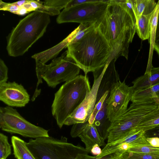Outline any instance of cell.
<instances>
[{
	"instance_id": "29",
	"label": "cell",
	"mask_w": 159,
	"mask_h": 159,
	"mask_svg": "<svg viewBox=\"0 0 159 159\" xmlns=\"http://www.w3.org/2000/svg\"><path fill=\"white\" fill-rule=\"evenodd\" d=\"M70 0H47L43 2V4L46 6L50 7L60 11L65 8Z\"/></svg>"
},
{
	"instance_id": "30",
	"label": "cell",
	"mask_w": 159,
	"mask_h": 159,
	"mask_svg": "<svg viewBox=\"0 0 159 159\" xmlns=\"http://www.w3.org/2000/svg\"><path fill=\"white\" fill-rule=\"evenodd\" d=\"M8 68L3 61L0 59V84L7 82L8 79Z\"/></svg>"
},
{
	"instance_id": "3",
	"label": "cell",
	"mask_w": 159,
	"mask_h": 159,
	"mask_svg": "<svg viewBox=\"0 0 159 159\" xmlns=\"http://www.w3.org/2000/svg\"><path fill=\"white\" fill-rule=\"evenodd\" d=\"M50 22L49 15L38 11L20 20L8 37V55L14 57L23 55L43 35Z\"/></svg>"
},
{
	"instance_id": "33",
	"label": "cell",
	"mask_w": 159,
	"mask_h": 159,
	"mask_svg": "<svg viewBox=\"0 0 159 159\" xmlns=\"http://www.w3.org/2000/svg\"><path fill=\"white\" fill-rule=\"evenodd\" d=\"M154 50L157 52L159 57V11Z\"/></svg>"
},
{
	"instance_id": "14",
	"label": "cell",
	"mask_w": 159,
	"mask_h": 159,
	"mask_svg": "<svg viewBox=\"0 0 159 159\" xmlns=\"http://www.w3.org/2000/svg\"><path fill=\"white\" fill-rule=\"evenodd\" d=\"M70 134L73 138L80 137L89 152L94 144H97L100 146L105 145V139L101 136L95 126L90 124L88 121L73 125Z\"/></svg>"
},
{
	"instance_id": "19",
	"label": "cell",
	"mask_w": 159,
	"mask_h": 159,
	"mask_svg": "<svg viewBox=\"0 0 159 159\" xmlns=\"http://www.w3.org/2000/svg\"><path fill=\"white\" fill-rule=\"evenodd\" d=\"M152 13L148 15L140 16L136 20V32L139 38L143 40H149L150 39L151 32L150 20Z\"/></svg>"
},
{
	"instance_id": "21",
	"label": "cell",
	"mask_w": 159,
	"mask_h": 159,
	"mask_svg": "<svg viewBox=\"0 0 159 159\" xmlns=\"http://www.w3.org/2000/svg\"><path fill=\"white\" fill-rule=\"evenodd\" d=\"M135 2L137 19L140 16L148 15L152 13L157 4V2L154 0H135Z\"/></svg>"
},
{
	"instance_id": "20",
	"label": "cell",
	"mask_w": 159,
	"mask_h": 159,
	"mask_svg": "<svg viewBox=\"0 0 159 159\" xmlns=\"http://www.w3.org/2000/svg\"><path fill=\"white\" fill-rule=\"evenodd\" d=\"M159 125V106L146 115L135 129L146 131Z\"/></svg>"
},
{
	"instance_id": "17",
	"label": "cell",
	"mask_w": 159,
	"mask_h": 159,
	"mask_svg": "<svg viewBox=\"0 0 159 159\" xmlns=\"http://www.w3.org/2000/svg\"><path fill=\"white\" fill-rule=\"evenodd\" d=\"M132 83L133 92L159 84V67H153L150 74H144Z\"/></svg>"
},
{
	"instance_id": "22",
	"label": "cell",
	"mask_w": 159,
	"mask_h": 159,
	"mask_svg": "<svg viewBox=\"0 0 159 159\" xmlns=\"http://www.w3.org/2000/svg\"><path fill=\"white\" fill-rule=\"evenodd\" d=\"M115 1L128 13L136 24L137 15L135 0H115Z\"/></svg>"
},
{
	"instance_id": "5",
	"label": "cell",
	"mask_w": 159,
	"mask_h": 159,
	"mask_svg": "<svg viewBox=\"0 0 159 159\" xmlns=\"http://www.w3.org/2000/svg\"><path fill=\"white\" fill-rule=\"evenodd\" d=\"M36 74L38 79L35 93H39V85L43 79L48 86L54 88L58 84L70 81L78 75L80 69L76 63L68 54L67 50L61 56L54 58L48 65L35 60Z\"/></svg>"
},
{
	"instance_id": "4",
	"label": "cell",
	"mask_w": 159,
	"mask_h": 159,
	"mask_svg": "<svg viewBox=\"0 0 159 159\" xmlns=\"http://www.w3.org/2000/svg\"><path fill=\"white\" fill-rule=\"evenodd\" d=\"M91 89L87 75H80L65 82L55 93L52 114L60 129L82 103Z\"/></svg>"
},
{
	"instance_id": "11",
	"label": "cell",
	"mask_w": 159,
	"mask_h": 159,
	"mask_svg": "<svg viewBox=\"0 0 159 159\" xmlns=\"http://www.w3.org/2000/svg\"><path fill=\"white\" fill-rule=\"evenodd\" d=\"M133 92L132 86L120 80L113 85L107 100V118L111 122L127 109Z\"/></svg>"
},
{
	"instance_id": "6",
	"label": "cell",
	"mask_w": 159,
	"mask_h": 159,
	"mask_svg": "<svg viewBox=\"0 0 159 159\" xmlns=\"http://www.w3.org/2000/svg\"><path fill=\"white\" fill-rule=\"evenodd\" d=\"M26 145L36 159H74L79 153H89L85 148L68 142L63 136L60 139L50 136L31 139Z\"/></svg>"
},
{
	"instance_id": "25",
	"label": "cell",
	"mask_w": 159,
	"mask_h": 159,
	"mask_svg": "<svg viewBox=\"0 0 159 159\" xmlns=\"http://www.w3.org/2000/svg\"><path fill=\"white\" fill-rule=\"evenodd\" d=\"M96 23L80 24L76 28V32L68 44L73 43L80 39L96 25Z\"/></svg>"
},
{
	"instance_id": "23",
	"label": "cell",
	"mask_w": 159,
	"mask_h": 159,
	"mask_svg": "<svg viewBox=\"0 0 159 159\" xmlns=\"http://www.w3.org/2000/svg\"><path fill=\"white\" fill-rule=\"evenodd\" d=\"M120 159H159V154L136 153L127 151H120Z\"/></svg>"
},
{
	"instance_id": "35",
	"label": "cell",
	"mask_w": 159,
	"mask_h": 159,
	"mask_svg": "<svg viewBox=\"0 0 159 159\" xmlns=\"http://www.w3.org/2000/svg\"><path fill=\"white\" fill-rule=\"evenodd\" d=\"M100 147L97 144H94L92 147L90 152L96 156L99 155L101 153L102 151Z\"/></svg>"
},
{
	"instance_id": "8",
	"label": "cell",
	"mask_w": 159,
	"mask_h": 159,
	"mask_svg": "<svg viewBox=\"0 0 159 159\" xmlns=\"http://www.w3.org/2000/svg\"><path fill=\"white\" fill-rule=\"evenodd\" d=\"M109 0H95L68 8H64L58 15V24L76 22L80 24L97 23L104 16Z\"/></svg>"
},
{
	"instance_id": "34",
	"label": "cell",
	"mask_w": 159,
	"mask_h": 159,
	"mask_svg": "<svg viewBox=\"0 0 159 159\" xmlns=\"http://www.w3.org/2000/svg\"><path fill=\"white\" fill-rule=\"evenodd\" d=\"M147 141L154 147H159V138L158 137L146 138Z\"/></svg>"
},
{
	"instance_id": "12",
	"label": "cell",
	"mask_w": 159,
	"mask_h": 159,
	"mask_svg": "<svg viewBox=\"0 0 159 159\" xmlns=\"http://www.w3.org/2000/svg\"><path fill=\"white\" fill-rule=\"evenodd\" d=\"M145 131L134 129L121 139L107 143L98 157H101L109 154L127 150L135 147L151 146L144 135Z\"/></svg>"
},
{
	"instance_id": "26",
	"label": "cell",
	"mask_w": 159,
	"mask_h": 159,
	"mask_svg": "<svg viewBox=\"0 0 159 159\" xmlns=\"http://www.w3.org/2000/svg\"><path fill=\"white\" fill-rule=\"evenodd\" d=\"M110 92L109 91L106 92L100 100L96 103L94 108L88 120L90 124H93L96 116L101 108L104 101L108 98Z\"/></svg>"
},
{
	"instance_id": "1",
	"label": "cell",
	"mask_w": 159,
	"mask_h": 159,
	"mask_svg": "<svg viewBox=\"0 0 159 159\" xmlns=\"http://www.w3.org/2000/svg\"><path fill=\"white\" fill-rule=\"evenodd\" d=\"M96 24L111 47L109 61L120 56L127 60L129 45L136 32V24L128 13L115 0H109L104 16Z\"/></svg>"
},
{
	"instance_id": "9",
	"label": "cell",
	"mask_w": 159,
	"mask_h": 159,
	"mask_svg": "<svg viewBox=\"0 0 159 159\" xmlns=\"http://www.w3.org/2000/svg\"><path fill=\"white\" fill-rule=\"evenodd\" d=\"M0 128L3 131L25 137L35 139L49 136L48 130L30 122L16 109L8 106L0 107Z\"/></svg>"
},
{
	"instance_id": "7",
	"label": "cell",
	"mask_w": 159,
	"mask_h": 159,
	"mask_svg": "<svg viewBox=\"0 0 159 159\" xmlns=\"http://www.w3.org/2000/svg\"><path fill=\"white\" fill-rule=\"evenodd\" d=\"M159 105L156 102H132L111 123L107 130V143L119 140L135 129L147 114Z\"/></svg>"
},
{
	"instance_id": "38",
	"label": "cell",
	"mask_w": 159,
	"mask_h": 159,
	"mask_svg": "<svg viewBox=\"0 0 159 159\" xmlns=\"http://www.w3.org/2000/svg\"></svg>"
},
{
	"instance_id": "31",
	"label": "cell",
	"mask_w": 159,
	"mask_h": 159,
	"mask_svg": "<svg viewBox=\"0 0 159 159\" xmlns=\"http://www.w3.org/2000/svg\"><path fill=\"white\" fill-rule=\"evenodd\" d=\"M146 138L158 137L159 138V125L145 131Z\"/></svg>"
},
{
	"instance_id": "18",
	"label": "cell",
	"mask_w": 159,
	"mask_h": 159,
	"mask_svg": "<svg viewBox=\"0 0 159 159\" xmlns=\"http://www.w3.org/2000/svg\"><path fill=\"white\" fill-rule=\"evenodd\" d=\"M11 142L13 154L16 159H36L26 145V142L19 137L13 136Z\"/></svg>"
},
{
	"instance_id": "27",
	"label": "cell",
	"mask_w": 159,
	"mask_h": 159,
	"mask_svg": "<svg viewBox=\"0 0 159 159\" xmlns=\"http://www.w3.org/2000/svg\"><path fill=\"white\" fill-rule=\"evenodd\" d=\"M126 151L136 153L159 154V147L148 146L132 147L129 148Z\"/></svg>"
},
{
	"instance_id": "32",
	"label": "cell",
	"mask_w": 159,
	"mask_h": 159,
	"mask_svg": "<svg viewBox=\"0 0 159 159\" xmlns=\"http://www.w3.org/2000/svg\"><path fill=\"white\" fill-rule=\"evenodd\" d=\"M95 0H70L65 8H68L85 3L93 2Z\"/></svg>"
},
{
	"instance_id": "13",
	"label": "cell",
	"mask_w": 159,
	"mask_h": 159,
	"mask_svg": "<svg viewBox=\"0 0 159 159\" xmlns=\"http://www.w3.org/2000/svg\"><path fill=\"white\" fill-rule=\"evenodd\" d=\"M0 100L8 106L23 107L30 101V96L21 84L15 81L0 84Z\"/></svg>"
},
{
	"instance_id": "36",
	"label": "cell",
	"mask_w": 159,
	"mask_h": 159,
	"mask_svg": "<svg viewBox=\"0 0 159 159\" xmlns=\"http://www.w3.org/2000/svg\"><path fill=\"white\" fill-rule=\"evenodd\" d=\"M29 12L25 8L23 5L19 7V9L17 14L19 15H24Z\"/></svg>"
},
{
	"instance_id": "10",
	"label": "cell",
	"mask_w": 159,
	"mask_h": 159,
	"mask_svg": "<svg viewBox=\"0 0 159 159\" xmlns=\"http://www.w3.org/2000/svg\"><path fill=\"white\" fill-rule=\"evenodd\" d=\"M106 66L107 64L93 72L94 80L90 91L82 103L66 120L64 125H70L88 121L96 104L98 90Z\"/></svg>"
},
{
	"instance_id": "37",
	"label": "cell",
	"mask_w": 159,
	"mask_h": 159,
	"mask_svg": "<svg viewBox=\"0 0 159 159\" xmlns=\"http://www.w3.org/2000/svg\"><path fill=\"white\" fill-rule=\"evenodd\" d=\"M119 159H120L119 158Z\"/></svg>"
},
{
	"instance_id": "16",
	"label": "cell",
	"mask_w": 159,
	"mask_h": 159,
	"mask_svg": "<svg viewBox=\"0 0 159 159\" xmlns=\"http://www.w3.org/2000/svg\"><path fill=\"white\" fill-rule=\"evenodd\" d=\"M159 11V0L157 2V6L152 12L150 20L151 25L150 37L148 42L150 43V49L148 61L146 69L144 74H149L153 67L152 58L155 44L157 20Z\"/></svg>"
},
{
	"instance_id": "2",
	"label": "cell",
	"mask_w": 159,
	"mask_h": 159,
	"mask_svg": "<svg viewBox=\"0 0 159 159\" xmlns=\"http://www.w3.org/2000/svg\"><path fill=\"white\" fill-rule=\"evenodd\" d=\"M67 47L68 55L85 75L104 67L111 55V47L96 24L80 39Z\"/></svg>"
},
{
	"instance_id": "15",
	"label": "cell",
	"mask_w": 159,
	"mask_h": 159,
	"mask_svg": "<svg viewBox=\"0 0 159 159\" xmlns=\"http://www.w3.org/2000/svg\"><path fill=\"white\" fill-rule=\"evenodd\" d=\"M132 102H156L159 105V84L133 93Z\"/></svg>"
},
{
	"instance_id": "24",
	"label": "cell",
	"mask_w": 159,
	"mask_h": 159,
	"mask_svg": "<svg viewBox=\"0 0 159 159\" xmlns=\"http://www.w3.org/2000/svg\"><path fill=\"white\" fill-rule=\"evenodd\" d=\"M11 153V145L8 141V137L0 133V159H6Z\"/></svg>"
},
{
	"instance_id": "28",
	"label": "cell",
	"mask_w": 159,
	"mask_h": 159,
	"mask_svg": "<svg viewBox=\"0 0 159 159\" xmlns=\"http://www.w3.org/2000/svg\"><path fill=\"white\" fill-rule=\"evenodd\" d=\"M121 152H119L109 154L101 157L89 155L88 153H78L74 159H119Z\"/></svg>"
}]
</instances>
